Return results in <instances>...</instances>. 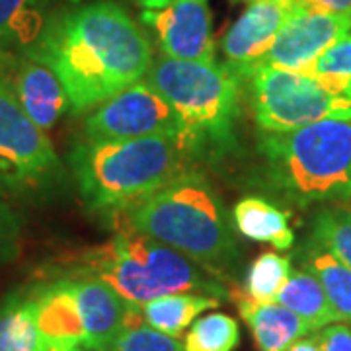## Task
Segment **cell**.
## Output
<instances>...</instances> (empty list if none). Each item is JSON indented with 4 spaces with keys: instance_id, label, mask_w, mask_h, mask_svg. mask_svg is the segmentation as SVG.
<instances>
[{
    "instance_id": "obj_22",
    "label": "cell",
    "mask_w": 351,
    "mask_h": 351,
    "mask_svg": "<svg viewBox=\"0 0 351 351\" xmlns=\"http://www.w3.org/2000/svg\"><path fill=\"white\" fill-rule=\"evenodd\" d=\"M302 269L311 271L326 291L328 301L341 322H351V269L322 246L308 240L301 254Z\"/></svg>"
},
{
    "instance_id": "obj_8",
    "label": "cell",
    "mask_w": 351,
    "mask_h": 351,
    "mask_svg": "<svg viewBox=\"0 0 351 351\" xmlns=\"http://www.w3.org/2000/svg\"><path fill=\"white\" fill-rule=\"evenodd\" d=\"M254 121L262 133H287L322 119H351V100L308 73L262 66L248 78Z\"/></svg>"
},
{
    "instance_id": "obj_23",
    "label": "cell",
    "mask_w": 351,
    "mask_h": 351,
    "mask_svg": "<svg viewBox=\"0 0 351 351\" xmlns=\"http://www.w3.org/2000/svg\"><path fill=\"white\" fill-rule=\"evenodd\" d=\"M293 274L291 260L277 252H262L248 265L244 293L254 301L274 302Z\"/></svg>"
},
{
    "instance_id": "obj_33",
    "label": "cell",
    "mask_w": 351,
    "mask_h": 351,
    "mask_svg": "<svg viewBox=\"0 0 351 351\" xmlns=\"http://www.w3.org/2000/svg\"><path fill=\"white\" fill-rule=\"evenodd\" d=\"M45 351H84V350H66V348H59V346H49Z\"/></svg>"
},
{
    "instance_id": "obj_29",
    "label": "cell",
    "mask_w": 351,
    "mask_h": 351,
    "mask_svg": "<svg viewBox=\"0 0 351 351\" xmlns=\"http://www.w3.org/2000/svg\"><path fill=\"white\" fill-rule=\"evenodd\" d=\"M316 336L322 351H351V326L346 322L322 328Z\"/></svg>"
},
{
    "instance_id": "obj_30",
    "label": "cell",
    "mask_w": 351,
    "mask_h": 351,
    "mask_svg": "<svg viewBox=\"0 0 351 351\" xmlns=\"http://www.w3.org/2000/svg\"><path fill=\"white\" fill-rule=\"evenodd\" d=\"M306 10L314 12L348 14L351 16V0H299Z\"/></svg>"
},
{
    "instance_id": "obj_18",
    "label": "cell",
    "mask_w": 351,
    "mask_h": 351,
    "mask_svg": "<svg viewBox=\"0 0 351 351\" xmlns=\"http://www.w3.org/2000/svg\"><path fill=\"white\" fill-rule=\"evenodd\" d=\"M232 221L242 237L252 242L269 244L276 250H289L295 232L289 226V215L263 197H244L232 209Z\"/></svg>"
},
{
    "instance_id": "obj_27",
    "label": "cell",
    "mask_w": 351,
    "mask_h": 351,
    "mask_svg": "<svg viewBox=\"0 0 351 351\" xmlns=\"http://www.w3.org/2000/svg\"><path fill=\"white\" fill-rule=\"evenodd\" d=\"M108 351H186L178 338L162 334L143 320L141 306H133L127 328Z\"/></svg>"
},
{
    "instance_id": "obj_11",
    "label": "cell",
    "mask_w": 351,
    "mask_h": 351,
    "mask_svg": "<svg viewBox=\"0 0 351 351\" xmlns=\"http://www.w3.org/2000/svg\"><path fill=\"white\" fill-rule=\"evenodd\" d=\"M348 36H351V16L348 14L302 10L279 32L256 71L274 66L304 73L324 51Z\"/></svg>"
},
{
    "instance_id": "obj_15",
    "label": "cell",
    "mask_w": 351,
    "mask_h": 351,
    "mask_svg": "<svg viewBox=\"0 0 351 351\" xmlns=\"http://www.w3.org/2000/svg\"><path fill=\"white\" fill-rule=\"evenodd\" d=\"M75 283L76 301L86 330V351H108L127 328L135 304L92 276H66Z\"/></svg>"
},
{
    "instance_id": "obj_26",
    "label": "cell",
    "mask_w": 351,
    "mask_h": 351,
    "mask_svg": "<svg viewBox=\"0 0 351 351\" xmlns=\"http://www.w3.org/2000/svg\"><path fill=\"white\" fill-rule=\"evenodd\" d=\"M304 73L322 82L330 92L351 100V36L324 51Z\"/></svg>"
},
{
    "instance_id": "obj_12",
    "label": "cell",
    "mask_w": 351,
    "mask_h": 351,
    "mask_svg": "<svg viewBox=\"0 0 351 351\" xmlns=\"http://www.w3.org/2000/svg\"><path fill=\"white\" fill-rule=\"evenodd\" d=\"M0 78L12 88L27 117L45 133L55 127L69 108L63 82L38 57L24 55H0Z\"/></svg>"
},
{
    "instance_id": "obj_9",
    "label": "cell",
    "mask_w": 351,
    "mask_h": 351,
    "mask_svg": "<svg viewBox=\"0 0 351 351\" xmlns=\"http://www.w3.org/2000/svg\"><path fill=\"white\" fill-rule=\"evenodd\" d=\"M86 138L180 137L184 127L176 110L143 78L112 100L104 101L86 119Z\"/></svg>"
},
{
    "instance_id": "obj_5",
    "label": "cell",
    "mask_w": 351,
    "mask_h": 351,
    "mask_svg": "<svg viewBox=\"0 0 351 351\" xmlns=\"http://www.w3.org/2000/svg\"><path fill=\"white\" fill-rule=\"evenodd\" d=\"M145 80L178 113L191 158L219 160L239 149L242 80L225 63L158 55Z\"/></svg>"
},
{
    "instance_id": "obj_2",
    "label": "cell",
    "mask_w": 351,
    "mask_h": 351,
    "mask_svg": "<svg viewBox=\"0 0 351 351\" xmlns=\"http://www.w3.org/2000/svg\"><path fill=\"white\" fill-rule=\"evenodd\" d=\"M125 225L186 254L221 277L239 260L232 221L221 195L197 170H186L138 205L115 215Z\"/></svg>"
},
{
    "instance_id": "obj_28",
    "label": "cell",
    "mask_w": 351,
    "mask_h": 351,
    "mask_svg": "<svg viewBox=\"0 0 351 351\" xmlns=\"http://www.w3.org/2000/svg\"><path fill=\"white\" fill-rule=\"evenodd\" d=\"M22 248V221L0 195V265L14 262Z\"/></svg>"
},
{
    "instance_id": "obj_17",
    "label": "cell",
    "mask_w": 351,
    "mask_h": 351,
    "mask_svg": "<svg viewBox=\"0 0 351 351\" xmlns=\"http://www.w3.org/2000/svg\"><path fill=\"white\" fill-rule=\"evenodd\" d=\"M53 0H0V55H24L49 24Z\"/></svg>"
},
{
    "instance_id": "obj_16",
    "label": "cell",
    "mask_w": 351,
    "mask_h": 351,
    "mask_svg": "<svg viewBox=\"0 0 351 351\" xmlns=\"http://www.w3.org/2000/svg\"><path fill=\"white\" fill-rule=\"evenodd\" d=\"M230 299L250 328L258 351H287L297 339L311 334V328L279 302L254 301L240 289L230 291Z\"/></svg>"
},
{
    "instance_id": "obj_20",
    "label": "cell",
    "mask_w": 351,
    "mask_h": 351,
    "mask_svg": "<svg viewBox=\"0 0 351 351\" xmlns=\"http://www.w3.org/2000/svg\"><path fill=\"white\" fill-rule=\"evenodd\" d=\"M47 348L27 289L8 293L0 301V351H45Z\"/></svg>"
},
{
    "instance_id": "obj_3",
    "label": "cell",
    "mask_w": 351,
    "mask_h": 351,
    "mask_svg": "<svg viewBox=\"0 0 351 351\" xmlns=\"http://www.w3.org/2000/svg\"><path fill=\"white\" fill-rule=\"evenodd\" d=\"M193 160L180 137L86 138L69 154L90 211L119 215L151 197Z\"/></svg>"
},
{
    "instance_id": "obj_21",
    "label": "cell",
    "mask_w": 351,
    "mask_h": 351,
    "mask_svg": "<svg viewBox=\"0 0 351 351\" xmlns=\"http://www.w3.org/2000/svg\"><path fill=\"white\" fill-rule=\"evenodd\" d=\"M221 299L201 295V293H174L141 306L143 320L154 330L168 334L172 338L182 336L201 313L217 308Z\"/></svg>"
},
{
    "instance_id": "obj_6",
    "label": "cell",
    "mask_w": 351,
    "mask_h": 351,
    "mask_svg": "<svg viewBox=\"0 0 351 351\" xmlns=\"http://www.w3.org/2000/svg\"><path fill=\"white\" fill-rule=\"evenodd\" d=\"M265 178L291 203L351 199V119H322L287 133H263Z\"/></svg>"
},
{
    "instance_id": "obj_32",
    "label": "cell",
    "mask_w": 351,
    "mask_h": 351,
    "mask_svg": "<svg viewBox=\"0 0 351 351\" xmlns=\"http://www.w3.org/2000/svg\"><path fill=\"white\" fill-rule=\"evenodd\" d=\"M145 10H160L164 6L170 4V0H135Z\"/></svg>"
},
{
    "instance_id": "obj_31",
    "label": "cell",
    "mask_w": 351,
    "mask_h": 351,
    "mask_svg": "<svg viewBox=\"0 0 351 351\" xmlns=\"http://www.w3.org/2000/svg\"><path fill=\"white\" fill-rule=\"evenodd\" d=\"M287 351H322L320 350V341H318V336L316 334H306L302 336L301 339H297Z\"/></svg>"
},
{
    "instance_id": "obj_10",
    "label": "cell",
    "mask_w": 351,
    "mask_h": 351,
    "mask_svg": "<svg viewBox=\"0 0 351 351\" xmlns=\"http://www.w3.org/2000/svg\"><path fill=\"white\" fill-rule=\"evenodd\" d=\"M306 10L299 0H254L221 41L225 64L248 80L289 20Z\"/></svg>"
},
{
    "instance_id": "obj_34",
    "label": "cell",
    "mask_w": 351,
    "mask_h": 351,
    "mask_svg": "<svg viewBox=\"0 0 351 351\" xmlns=\"http://www.w3.org/2000/svg\"><path fill=\"white\" fill-rule=\"evenodd\" d=\"M252 2H254V0H252Z\"/></svg>"
},
{
    "instance_id": "obj_25",
    "label": "cell",
    "mask_w": 351,
    "mask_h": 351,
    "mask_svg": "<svg viewBox=\"0 0 351 351\" xmlns=\"http://www.w3.org/2000/svg\"><path fill=\"white\" fill-rule=\"evenodd\" d=\"M311 240L351 269V205H336L316 215Z\"/></svg>"
},
{
    "instance_id": "obj_4",
    "label": "cell",
    "mask_w": 351,
    "mask_h": 351,
    "mask_svg": "<svg viewBox=\"0 0 351 351\" xmlns=\"http://www.w3.org/2000/svg\"><path fill=\"white\" fill-rule=\"evenodd\" d=\"M110 242L75 258L71 274L104 281L129 304L147 302L174 293H201L217 299L230 297L221 277L193 262L186 254L151 239L135 228L117 225Z\"/></svg>"
},
{
    "instance_id": "obj_13",
    "label": "cell",
    "mask_w": 351,
    "mask_h": 351,
    "mask_svg": "<svg viewBox=\"0 0 351 351\" xmlns=\"http://www.w3.org/2000/svg\"><path fill=\"white\" fill-rule=\"evenodd\" d=\"M143 22L154 27L160 51L184 61H215L211 10L207 0H170L160 10H145Z\"/></svg>"
},
{
    "instance_id": "obj_19",
    "label": "cell",
    "mask_w": 351,
    "mask_h": 351,
    "mask_svg": "<svg viewBox=\"0 0 351 351\" xmlns=\"http://www.w3.org/2000/svg\"><path fill=\"white\" fill-rule=\"evenodd\" d=\"M276 302L297 314L311 328V332L341 322L339 314L334 311L332 302L328 301L324 287L306 269H297L291 274L285 287L277 295Z\"/></svg>"
},
{
    "instance_id": "obj_24",
    "label": "cell",
    "mask_w": 351,
    "mask_h": 351,
    "mask_svg": "<svg viewBox=\"0 0 351 351\" xmlns=\"http://www.w3.org/2000/svg\"><path fill=\"white\" fill-rule=\"evenodd\" d=\"M240 343L239 322L225 313L197 318L186 334V351H234Z\"/></svg>"
},
{
    "instance_id": "obj_1",
    "label": "cell",
    "mask_w": 351,
    "mask_h": 351,
    "mask_svg": "<svg viewBox=\"0 0 351 351\" xmlns=\"http://www.w3.org/2000/svg\"><path fill=\"white\" fill-rule=\"evenodd\" d=\"M29 55L53 69L78 113L143 80L154 59L145 32L112 0L55 12Z\"/></svg>"
},
{
    "instance_id": "obj_14",
    "label": "cell",
    "mask_w": 351,
    "mask_h": 351,
    "mask_svg": "<svg viewBox=\"0 0 351 351\" xmlns=\"http://www.w3.org/2000/svg\"><path fill=\"white\" fill-rule=\"evenodd\" d=\"M39 332L47 346L84 350L86 330L76 301L75 283L66 276L27 289ZM86 351V350H84Z\"/></svg>"
},
{
    "instance_id": "obj_7",
    "label": "cell",
    "mask_w": 351,
    "mask_h": 351,
    "mask_svg": "<svg viewBox=\"0 0 351 351\" xmlns=\"http://www.w3.org/2000/svg\"><path fill=\"white\" fill-rule=\"evenodd\" d=\"M66 170L49 137L0 78V195L43 203L61 193Z\"/></svg>"
}]
</instances>
